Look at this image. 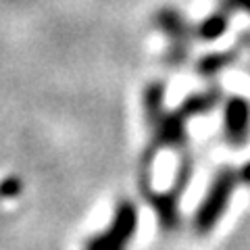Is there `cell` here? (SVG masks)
Masks as SVG:
<instances>
[{
  "label": "cell",
  "mask_w": 250,
  "mask_h": 250,
  "mask_svg": "<svg viewBox=\"0 0 250 250\" xmlns=\"http://www.w3.org/2000/svg\"><path fill=\"white\" fill-rule=\"evenodd\" d=\"M21 190H23V184L19 177H4L0 182V198H4V200L19 196Z\"/></svg>",
  "instance_id": "5"
},
{
  "label": "cell",
  "mask_w": 250,
  "mask_h": 250,
  "mask_svg": "<svg viewBox=\"0 0 250 250\" xmlns=\"http://www.w3.org/2000/svg\"><path fill=\"white\" fill-rule=\"evenodd\" d=\"M192 175V163L184 159L179 171L167 190H154L150 186V171H142L140 175V194L152 207L156 215V223L163 231H177L182 225V210H179V200H182Z\"/></svg>",
  "instance_id": "1"
},
{
  "label": "cell",
  "mask_w": 250,
  "mask_h": 250,
  "mask_svg": "<svg viewBox=\"0 0 250 250\" xmlns=\"http://www.w3.org/2000/svg\"><path fill=\"white\" fill-rule=\"evenodd\" d=\"M225 136L233 146L246 144L250 138V111L242 98L229 103L225 111Z\"/></svg>",
  "instance_id": "4"
},
{
  "label": "cell",
  "mask_w": 250,
  "mask_h": 250,
  "mask_svg": "<svg viewBox=\"0 0 250 250\" xmlns=\"http://www.w3.org/2000/svg\"><path fill=\"white\" fill-rule=\"evenodd\" d=\"M238 177H240V182L242 184H246V186H250V161L246 163L244 167L240 169V173H238Z\"/></svg>",
  "instance_id": "6"
},
{
  "label": "cell",
  "mask_w": 250,
  "mask_h": 250,
  "mask_svg": "<svg viewBox=\"0 0 250 250\" xmlns=\"http://www.w3.org/2000/svg\"><path fill=\"white\" fill-rule=\"evenodd\" d=\"M140 228V213L131 200L115 205L108 225L83 242V250H127Z\"/></svg>",
  "instance_id": "3"
},
{
  "label": "cell",
  "mask_w": 250,
  "mask_h": 250,
  "mask_svg": "<svg viewBox=\"0 0 250 250\" xmlns=\"http://www.w3.org/2000/svg\"><path fill=\"white\" fill-rule=\"evenodd\" d=\"M238 182L240 177L233 169H221L213 177L208 190L205 192L192 217V228L198 236H208L221 223L225 210L229 207V200L238 188Z\"/></svg>",
  "instance_id": "2"
}]
</instances>
